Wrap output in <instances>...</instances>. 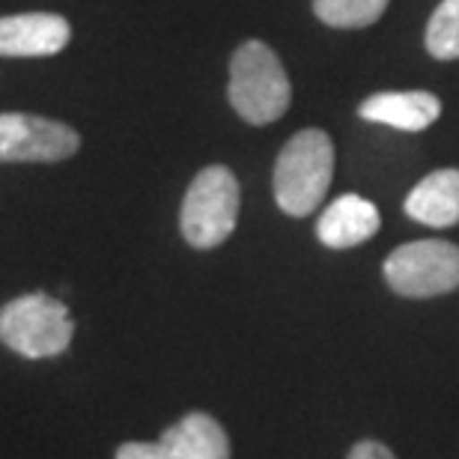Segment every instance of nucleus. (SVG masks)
Masks as SVG:
<instances>
[{
  "label": "nucleus",
  "instance_id": "nucleus-1",
  "mask_svg": "<svg viewBox=\"0 0 459 459\" xmlns=\"http://www.w3.org/2000/svg\"><path fill=\"white\" fill-rule=\"evenodd\" d=\"M334 177V143L323 128H305L290 137L274 161V200L287 215L316 212Z\"/></svg>",
  "mask_w": 459,
  "mask_h": 459
},
{
  "label": "nucleus",
  "instance_id": "nucleus-2",
  "mask_svg": "<svg viewBox=\"0 0 459 459\" xmlns=\"http://www.w3.org/2000/svg\"><path fill=\"white\" fill-rule=\"evenodd\" d=\"M227 96L233 111L251 126H269L287 114L292 87L281 57L265 42L238 45L230 60Z\"/></svg>",
  "mask_w": 459,
  "mask_h": 459
},
{
  "label": "nucleus",
  "instance_id": "nucleus-3",
  "mask_svg": "<svg viewBox=\"0 0 459 459\" xmlns=\"http://www.w3.org/2000/svg\"><path fill=\"white\" fill-rule=\"evenodd\" d=\"M75 334L69 307L48 292H27L0 307V343L24 358L66 352Z\"/></svg>",
  "mask_w": 459,
  "mask_h": 459
},
{
  "label": "nucleus",
  "instance_id": "nucleus-4",
  "mask_svg": "<svg viewBox=\"0 0 459 459\" xmlns=\"http://www.w3.org/2000/svg\"><path fill=\"white\" fill-rule=\"evenodd\" d=\"M238 204H242V195H238V179L233 177V170L224 164L200 170L186 191L179 212L186 242L200 251L224 245L236 230Z\"/></svg>",
  "mask_w": 459,
  "mask_h": 459
},
{
  "label": "nucleus",
  "instance_id": "nucleus-5",
  "mask_svg": "<svg viewBox=\"0 0 459 459\" xmlns=\"http://www.w3.org/2000/svg\"><path fill=\"white\" fill-rule=\"evenodd\" d=\"M385 281L406 299H433L459 287V247L442 238L400 245L385 260Z\"/></svg>",
  "mask_w": 459,
  "mask_h": 459
},
{
  "label": "nucleus",
  "instance_id": "nucleus-6",
  "mask_svg": "<svg viewBox=\"0 0 459 459\" xmlns=\"http://www.w3.org/2000/svg\"><path fill=\"white\" fill-rule=\"evenodd\" d=\"M81 134L66 123L36 114H0V161L51 164L72 159Z\"/></svg>",
  "mask_w": 459,
  "mask_h": 459
},
{
  "label": "nucleus",
  "instance_id": "nucleus-7",
  "mask_svg": "<svg viewBox=\"0 0 459 459\" xmlns=\"http://www.w3.org/2000/svg\"><path fill=\"white\" fill-rule=\"evenodd\" d=\"M72 39V27L63 15L24 13L0 18V57H51Z\"/></svg>",
  "mask_w": 459,
  "mask_h": 459
},
{
  "label": "nucleus",
  "instance_id": "nucleus-8",
  "mask_svg": "<svg viewBox=\"0 0 459 459\" xmlns=\"http://www.w3.org/2000/svg\"><path fill=\"white\" fill-rule=\"evenodd\" d=\"M379 209L370 200L358 195H343L319 215L316 236L323 245L341 251V247H355L367 242V238H373L376 230H379Z\"/></svg>",
  "mask_w": 459,
  "mask_h": 459
},
{
  "label": "nucleus",
  "instance_id": "nucleus-9",
  "mask_svg": "<svg viewBox=\"0 0 459 459\" xmlns=\"http://www.w3.org/2000/svg\"><path fill=\"white\" fill-rule=\"evenodd\" d=\"M358 114L370 123H382L400 132H424L442 114V102L433 93L411 90V93H376L358 108Z\"/></svg>",
  "mask_w": 459,
  "mask_h": 459
},
{
  "label": "nucleus",
  "instance_id": "nucleus-10",
  "mask_svg": "<svg viewBox=\"0 0 459 459\" xmlns=\"http://www.w3.org/2000/svg\"><path fill=\"white\" fill-rule=\"evenodd\" d=\"M159 442L173 459H230L224 427L206 411H191L179 424L164 429Z\"/></svg>",
  "mask_w": 459,
  "mask_h": 459
},
{
  "label": "nucleus",
  "instance_id": "nucleus-11",
  "mask_svg": "<svg viewBox=\"0 0 459 459\" xmlns=\"http://www.w3.org/2000/svg\"><path fill=\"white\" fill-rule=\"evenodd\" d=\"M406 215L427 227L459 224V170L445 168L420 179L406 197Z\"/></svg>",
  "mask_w": 459,
  "mask_h": 459
},
{
  "label": "nucleus",
  "instance_id": "nucleus-12",
  "mask_svg": "<svg viewBox=\"0 0 459 459\" xmlns=\"http://www.w3.org/2000/svg\"><path fill=\"white\" fill-rule=\"evenodd\" d=\"M388 9V0H314V13L319 22L341 30L355 27H370Z\"/></svg>",
  "mask_w": 459,
  "mask_h": 459
},
{
  "label": "nucleus",
  "instance_id": "nucleus-13",
  "mask_svg": "<svg viewBox=\"0 0 459 459\" xmlns=\"http://www.w3.org/2000/svg\"><path fill=\"white\" fill-rule=\"evenodd\" d=\"M427 51L436 60H459V0H442L427 24Z\"/></svg>",
  "mask_w": 459,
  "mask_h": 459
},
{
  "label": "nucleus",
  "instance_id": "nucleus-14",
  "mask_svg": "<svg viewBox=\"0 0 459 459\" xmlns=\"http://www.w3.org/2000/svg\"><path fill=\"white\" fill-rule=\"evenodd\" d=\"M114 459H173L161 442H128L117 451Z\"/></svg>",
  "mask_w": 459,
  "mask_h": 459
},
{
  "label": "nucleus",
  "instance_id": "nucleus-15",
  "mask_svg": "<svg viewBox=\"0 0 459 459\" xmlns=\"http://www.w3.org/2000/svg\"><path fill=\"white\" fill-rule=\"evenodd\" d=\"M349 459H397V456L379 442H358L352 451H349Z\"/></svg>",
  "mask_w": 459,
  "mask_h": 459
}]
</instances>
